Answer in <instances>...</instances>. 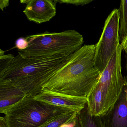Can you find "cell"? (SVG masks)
Listing matches in <instances>:
<instances>
[{
	"instance_id": "7402d4cb",
	"label": "cell",
	"mask_w": 127,
	"mask_h": 127,
	"mask_svg": "<svg viewBox=\"0 0 127 127\" xmlns=\"http://www.w3.org/2000/svg\"><path fill=\"white\" fill-rule=\"evenodd\" d=\"M5 55L4 51H3L2 49H0V56H3Z\"/></svg>"
},
{
	"instance_id": "4fadbf2b",
	"label": "cell",
	"mask_w": 127,
	"mask_h": 127,
	"mask_svg": "<svg viewBox=\"0 0 127 127\" xmlns=\"http://www.w3.org/2000/svg\"><path fill=\"white\" fill-rule=\"evenodd\" d=\"M79 112L71 111L60 114L47 122L40 127H60L72 119Z\"/></svg>"
},
{
	"instance_id": "6da1fadb",
	"label": "cell",
	"mask_w": 127,
	"mask_h": 127,
	"mask_svg": "<svg viewBox=\"0 0 127 127\" xmlns=\"http://www.w3.org/2000/svg\"><path fill=\"white\" fill-rule=\"evenodd\" d=\"M72 55L24 58L18 54L5 71L0 73V85L15 87L26 96L34 97Z\"/></svg>"
},
{
	"instance_id": "9a60e30c",
	"label": "cell",
	"mask_w": 127,
	"mask_h": 127,
	"mask_svg": "<svg viewBox=\"0 0 127 127\" xmlns=\"http://www.w3.org/2000/svg\"><path fill=\"white\" fill-rule=\"evenodd\" d=\"M56 2L60 3L72 4L75 5L83 6L93 2V0H54Z\"/></svg>"
},
{
	"instance_id": "ffe728a7",
	"label": "cell",
	"mask_w": 127,
	"mask_h": 127,
	"mask_svg": "<svg viewBox=\"0 0 127 127\" xmlns=\"http://www.w3.org/2000/svg\"><path fill=\"white\" fill-rule=\"evenodd\" d=\"M121 47H122V50H124L127 47V36L125 40L123 41L121 44Z\"/></svg>"
},
{
	"instance_id": "44dd1931",
	"label": "cell",
	"mask_w": 127,
	"mask_h": 127,
	"mask_svg": "<svg viewBox=\"0 0 127 127\" xmlns=\"http://www.w3.org/2000/svg\"><path fill=\"white\" fill-rule=\"evenodd\" d=\"M124 52H125L126 53V69L127 70V47L124 50Z\"/></svg>"
},
{
	"instance_id": "30bf717a",
	"label": "cell",
	"mask_w": 127,
	"mask_h": 127,
	"mask_svg": "<svg viewBox=\"0 0 127 127\" xmlns=\"http://www.w3.org/2000/svg\"><path fill=\"white\" fill-rule=\"evenodd\" d=\"M25 96L23 91L17 88L0 85V113H3Z\"/></svg>"
},
{
	"instance_id": "ac0fdd59",
	"label": "cell",
	"mask_w": 127,
	"mask_h": 127,
	"mask_svg": "<svg viewBox=\"0 0 127 127\" xmlns=\"http://www.w3.org/2000/svg\"><path fill=\"white\" fill-rule=\"evenodd\" d=\"M9 5V0H0V8L2 11L6 8Z\"/></svg>"
},
{
	"instance_id": "9c48e42d",
	"label": "cell",
	"mask_w": 127,
	"mask_h": 127,
	"mask_svg": "<svg viewBox=\"0 0 127 127\" xmlns=\"http://www.w3.org/2000/svg\"><path fill=\"white\" fill-rule=\"evenodd\" d=\"M100 117L104 127H127V80L112 108Z\"/></svg>"
},
{
	"instance_id": "277c9868",
	"label": "cell",
	"mask_w": 127,
	"mask_h": 127,
	"mask_svg": "<svg viewBox=\"0 0 127 127\" xmlns=\"http://www.w3.org/2000/svg\"><path fill=\"white\" fill-rule=\"evenodd\" d=\"M26 38L29 46L18 51V54L24 58L70 55L79 50L84 43L83 36L73 30L59 32H45Z\"/></svg>"
},
{
	"instance_id": "5b68a950",
	"label": "cell",
	"mask_w": 127,
	"mask_h": 127,
	"mask_svg": "<svg viewBox=\"0 0 127 127\" xmlns=\"http://www.w3.org/2000/svg\"><path fill=\"white\" fill-rule=\"evenodd\" d=\"M72 110L27 96L3 114L8 127H40L55 117Z\"/></svg>"
},
{
	"instance_id": "5bb4252c",
	"label": "cell",
	"mask_w": 127,
	"mask_h": 127,
	"mask_svg": "<svg viewBox=\"0 0 127 127\" xmlns=\"http://www.w3.org/2000/svg\"><path fill=\"white\" fill-rule=\"evenodd\" d=\"M14 57L12 54H8L0 56V73L5 71Z\"/></svg>"
},
{
	"instance_id": "8992f818",
	"label": "cell",
	"mask_w": 127,
	"mask_h": 127,
	"mask_svg": "<svg viewBox=\"0 0 127 127\" xmlns=\"http://www.w3.org/2000/svg\"><path fill=\"white\" fill-rule=\"evenodd\" d=\"M119 12L114 9L105 22L101 37L96 45L95 64L101 73L105 69L117 46L120 44L119 35Z\"/></svg>"
},
{
	"instance_id": "d6986e66",
	"label": "cell",
	"mask_w": 127,
	"mask_h": 127,
	"mask_svg": "<svg viewBox=\"0 0 127 127\" xmlns=\"http://www.w3.org/2000/svg\"><path fill=\"white\" fill-rule=\"evenodd\" d=\"M0 127H8L4 117H0Z\"/></svg>"
},
{
	"instance_id": "2e32d148",
	"label": "cell",
	"mask_w": 127,
	"mask_h": 127,
	"mask_svg": "<svg viewBox=\"0 0 127 127\" xmlns=\"http://www.w3.org/2000/svg\"><path fill=\"white\" fill-rule=\"evenodd\" d=\"M28 46L29 43L26 38H19L15 42V48H17L18 50L26 49Z\"/></svg>"
},
{
	"instance_id": "7a4b0ae2",
	"label": "cell",
	"mask_w": 127,
	"mask_h": 127,
	"mask_svg": "<svg viewBox=\"0 0 127 127\" xmlns=\"http://www.w3.org/2000/svg\"><path fill=\"white\" fill-rule=\"evenodd\" d=\"M95 44L82 47L43 88L65 95L87 98L101 73L95 66Z\"/></svg>"
},
{
	"instance_id": "3957f363",
	"label": "cell",
	"mask_w": 127,
	"mask_h": 127,
	"mask_svg": "<svg viewBox=\"0 0 127 127\" xmlns=\"http://www.w3.org/2000/svg\"><path fill=\"white\" fill-rule=\"evenodd\" d=\"M121 44L117 46L98 82L87 97V104L93 116H102L113 106L121 94L127 79L122 73Z\"/></svg>"
},
{
	"instance_id": "e0dca14e",
	"label": "cell",
	"mask_w": 127,
	"mask_h": 127,
	"mask_svg": "<svg viewBox=\"0 0 127 127\" xmlns=\"http://www.w3.org/2000/svg\"><path fill=\"white\" fill-rule=\"evenodd\" d=\"M60 127H81L78 114L72 119L64 124Z\"/></svg>"
},
{
	"instance_id": "52a82bcc",
	"label": "cell",
	"mask_w": 127,
	"mask_h": 127,
	"mask_svg": "<svg viewBox=\"0 0 127 127\" xmlns=\"http://www.w3.org/2000/svg\"><path fill=\"white\" fill-rule=\"evenodd\" d=\"M26 4L24 13L30 21L41 24L49 21L56 14V3L51 0H23Z\"/></svg>"
},
{
	"instance_id": "7c38bea8",
	"label": "cell",
	"mask_w": 127,
	"mask_h": 127,
	"mask_svg": "<svg viewBox=\"0 0 127 127\" xmlns=\"http://www.w3.org/2000/svg\"><path fill=\"white\" fill-rule=\"evenodd\" d=\"M119 12V35L120 43L123 42L127 36V0L120 2Z\"/></svg>"
},
{
	"instance_id": "ba28073f",
	"label": "cell",
	"mask_w": 127,
	"mask_h": 127,
	"mask_svg": "<svg viewBox=\"0 0 127 127\" xmlns=\"http://www.w3.org/2000/svg\"><path fill=\"white\" fill-rule=\"evenodd\" d=\"M34 99L50 104L64 107L79 112L87 103V98L72 96L53 92L43 88Z\"/></svg>"
},
{
	"instance_id": "8fae6325",
	"label": "cell",
	"mask_w": 127,
	"mask_h": 127,
	"mask_svg": "<svg viewBox=\"0 0 127 127\" xmlns=\"http://www.w3.org/2000/svg\"><path fill=\"white\" fill-rule=\"evenodd\" d=\"M81 127H103L100 116H93L88 110L87 104L78 114Z\"/></svg>"
},
{
	"instance_id": "603a6c76",
	"label": "cell",
	"mask_w": 127,
	"mask_h": 127,
	"mask_svg": "<svg viewBox=\"0 0 127 127\" xmlns=\"http://www.w3.org/2000/svg\"><path fill=\"white\" fill-rule=\"evenodd\" d=\"M103 127H104V125H103Z\"/></svg>"
}]
</instances>
